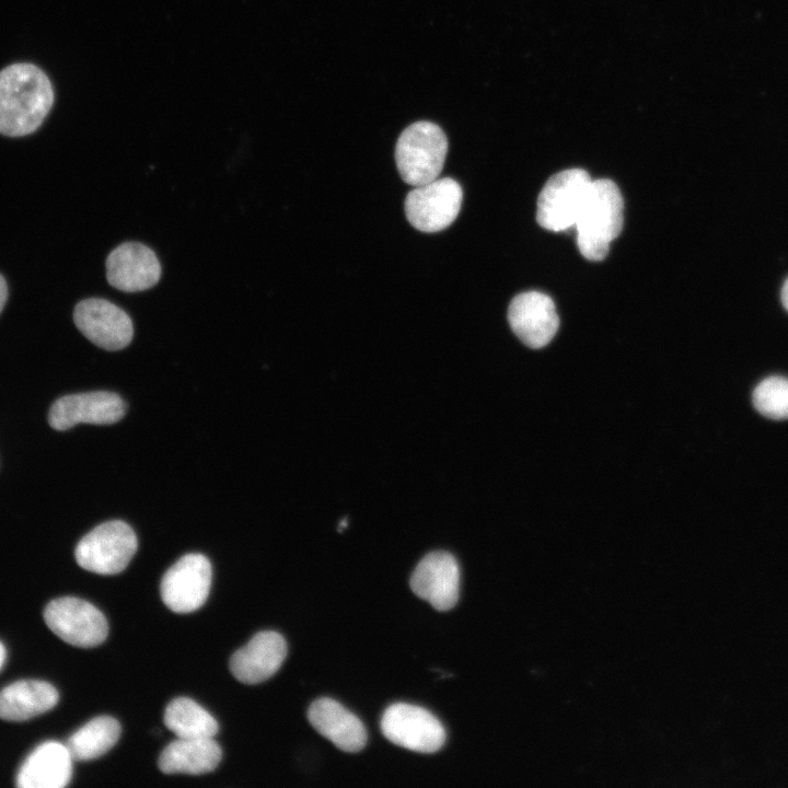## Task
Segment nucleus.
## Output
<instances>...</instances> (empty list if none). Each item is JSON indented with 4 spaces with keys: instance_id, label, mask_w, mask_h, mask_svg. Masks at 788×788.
<instances>
[{
    "instance_id": "obj_1",
    "label": "nucleus",
    "mask_w": 788,
    "mask_h": 788,
    "mask_svg": "<svg viewBox=\"0 0 788 788\" xmlns=\"http://www.w3.org/2000/svg\"><path fill=\"white\" fill-rule=\"evenodd\" d=\"M54 92L47 76L32 63L0 71V134L22 137L35 131L51 108Z\"/></svg>"
},
{
    "instance_id": "obj_2",
    "label": "nucleus",
    "mask_w": 788,
    "mask_h": 788,
    "mask_svg": "<svg viewBox=\"0 0 788 788\" xmlns=\"http://www.w3.org/2000/svg\"><path fill=\"white\" fill-rule=\"evenodd\" d=\"M624 202L616 184L606 178L591 181L576 219L577 245L589 260H602L623 228Z\"/></svg>"
},
{
    "instance_id": "obj_3",
    "label": "nucleus",
    "mask_w": 788,
    "mask_h": 788,
    "mask_svg": "<svg viewBox=\"0 0 788 788\" xmlns=\"http://www.w3.org/2000/svg\"><path fill=\"white\" fill-rule=\"evenodd\" d=\"M448 152L443 130L430 121L408 126L397 139L395 161L402 179L414 187L438 178Z\"/></svg>"
},
{
    "instance_id": "obj_4",
    "label": "nucleus",
    "mask_w": 788,
    "mask_h": 788,
    "mask_svg": "<svg viewBox=\"0 0 788 788\" xmlns=\"http://www.w3.org/2000/svg\"><path fill=\"white\" fill-rule=\"evenodd\" d=\"M138 546L134 530L124 521L104 522L84 535L77 544L74 556L83 569L100 575L123 571Z\"/></svg>"
},
{
    "instance_id": "obj_5",
    "label": "nucleus",
    "mask_w": 788,
    "mask_h": 788,
    "mask_svg": "<svg viewBox=\"0 0 788 788\" xmlns=\"http://www.w3.org/2000/svg\"><path fill=\"white\" fill-rule=\"evenodd\" d=\"M591 181L582 169H569L553 175L537 198V223L554 232L575 227Z\"/></svg>"
},
{
    "instance_id": "obj_6",
    "label": "nucleus",
    "mask_w": 788,
    "mask_h": 788,
    "mask_svg": "<svg viewBox=\"0 0 788 788\" xmlns=\"http://www.w3.org/2000/svg\"><path fill=\"white\" fill-rule=\"evenodd\" d=\"M44 619L55 635L76 647L99 646L108 634L103 613L90 602L74 596L50 601L44 610Z\"/></svg>"
},
{
    "instance_id": "obj_7",
    "label": "nucleus",
    "mask_w": 788,
    "mask_h": 788,
    "mask_svg": "<svg viewBox=\"0 0 788 788\" xmlns=\"http://www.w3.org/2000/svg\"><path fill=\"white\" fill-rule=\"evenodd\" d=\"M463 199L460 184L450 177L416 186L405 198V215L421 232H438L457 217Z\"/></svg>"
},
{
    "instance_id": "obj_8",
    "label": "nucleus",
    "mask_w": 788,
    "mask_h": 788,
    "mask_svg": "<svg viewBox=\"0 0 788 788\" xmlns=\"http://www.w3.org/2000/svg\"><path fill=\"white\" fill-rule=\"evenodd\" d=\"M383 735L392 743L419 753H434L445 742L439 719L427 709L396 703L389 706L381 719Z\"/></svg>"
},
{
    "instance_id": "obj_9",
    "label": "nucleus",
    "mask_w": 788,
    "mask_h": 788,
    "mask_svg": "<svg viewBox=\"0 0 788 788\" xmlns=\"http://www.w3.org/2000/svg\"><path fill=\"white\" fill-rule=\"evenodd\" d=\"M211 576V564L205 555H184L162 577L160 593L163 603L175 613L198 610L208 598Z\"/></svg>"
},
{
    "instance_id": "obj_10",
    "label": "nucleus",
    "mask_w": 788,
    "mask_h": 788,
    "mask_svg": "<svg viewBox=\"0 0 788 788\" xmlns=\"http://www.w3.org/2000/svg\"><path fill=\"white\" fill-rule=\"evenodd\" d=\"M73 321L90 341L105 350L123 349L134 336L129 315L105 299L90 298L80 301L74 308Z\"/></svg>"
},
{
    "instance_id": "obj_11",
    "label": "nucleus",
    "mask_w": 788,
    "mask_h": 788,
    "mask_svg": "<svg viewBox=\"0 0 788 788\" xmlns=\"http://www.w3.org/2000/svg\"><path fill=\"white\" fill-rule=\"evenodd\" d=\"M125 413L126 405L116 393H78L58 398L49 409L48 422L56 430H67L82 422L111 425L120 420Z\"/></svg>"
},
{
    "instance_id": "obj_12",
    "label": "nucleus",
    "mask_w": 788,
    "mask_h": 788,
    "mask_svg": "<svg viewBox=\"0 0 788 788\" xmlns=\"http://www.w3.org/2000/svg\"><path fill=\"white\" fill-rule=\"evenodd\" d=\"M410 589L437 611H449L457 602L460 568L448 552L427 554L410 577Z\"/></svg>"
},
{
    "instance_id": "obj_13",
    "label": "nucleus",
    "mask_w": 788,
    "mask_h": 788,
    "mask_svg": "<svg viewBox=\"0 0 788 788\" xmlns=\"http://www.w3.org/2000/svg\"><path fill=\"white\" fill-rule=\"evenodd\" d=\"M508 321L517 337L534 349L546 346L559 326L554 301L538 291L515 296L508 309Z\"/></svg>"
},
{
    "instance_id": "obj_14",
    "label": "nucleus",
    "mask_w": 788,
    "mask_h": 788,
    "mask_svg": "<svg viewBox=\"0 0 788 788\" xmlns=\"http://www.w3.org/2000/svg\"><path fill=\"white\" fill-rule=\"evenodd\" d=\"M106 277L108 283L120 291H143L158 283L161 265L150 247L138 242H126L108 254Z\"/></svg>"
},
{
    "instance_id": "obj_15",
    "label": "nucleus",
    "mask_w": 788,
    "mask_h": 788,
    "mask_svg": "<svg viewBox=\"0 0 788 788\" xmlns=\"http://www.w3.org/2000/svg\"><path fill=\"white\" fill-rule=\"evenodd\" d=\"M287 651V642L279 633L259 631L231 656L229 668L237 681L244 684H257L268 680L279 670Z\"/></svg>"
},
{
    "instance_id": "obj_16",
    "label": "nucleus",
    "mask_w": 788,
    "mask_h": 788,
    "mask_svg": "<svg viewBox=\"0 0 788 788\" xmlns=\"http://www.w3.org/2000/svg\"><path fill=\"white\" fill-rule=\"evenodd\" d=\"M72 761L66 744L53 740L43 742L21 765L15 785L20 788H62L71 779Z\"/></svg>"
},
{
    "instance_id": "obj_17",
    "label": "nucleus",
    "mask_w": 788,
    "mask_h": 788,
    "mask_svg": "<svg viewBox=\"0 0 788 788\" xmlns=\"http://www.w3.org/2000/svg\"><path fill=\"white\" fill-rule=\"evenodd\" d=\"M308 718L321 735L345 752H358L367 743L362 721L335 699L322 697L314 700L309 707Z\"/></svg>"
},
{
    "instance_id": "obj_18",
    "label": "nucleus",
    "mask_w": 788,
    "mask_h": 788,
    "mask_svg": "<svg viewBox=\"0 0 788 788\" xmlns=\"http://www.w3.org/2000/svg\"><path fill=\"white\" fill-rule=\"evenodd\" d=\"M221 757L212 738H177L164 748L158 764L164 774L200 775L212 772Z\"/></svg>"
},
{
    "instance_id": "obj_19",
    "label": "nucleus",
    "mask_w": 788,
    "mask_h": 788,
    "mask_svg": "<svg viewBox=\"0 0 788 788\" xmlns=\"http://www.w3.org/2000/svg\"><path fill=\"white\" fill-rule=\"evenodd\" d=\"M58 699V691L48 682L16 681L0 691V718L24 721L50 710Z\"/></svg>"
},
{
    "instance_id": "obj_20",
    "label": "nucleus",
    "mask_w": 788,
    "mask_h": 788,
    "mask_svg": "<svg viewBox=\"0 0 788 788\" xmlns=\"http://www.w3.org/2000/svg\"><path fill=\"white\" fill-rule=\"evenodd\" d=\"M119 722L109 716H99L70 735L66 745L73 761H91L104 755L120 737Z\"/></svg>"
},
{
    "instance_id": "obj_21",
    "label": "nucleus",
    "mask_w": 788,
    "mask_h": 788,
    "mask_svg": "<svg viewBox=\"0 0 788 788\" xmlns=\"http://www.w3.org/2000/svg\"><path fill=\"white\" fill-rule=\"evenodd\" d=\"M163 721L177 738H212L219 730L217 720L188 697L170 702Z\"/></svg>"
},
{
    "instance_id": "obj_22",
    "label": "nucleus",
    "mask_w": 788,
    "mask_h": 788,
    "mask_svg": "<svg viewBox=\"0 0 788 788\" xmlns=\"http://www.w3.org/2000/svg\"><path fill=\"white\" fill-rule=\"evenodd\" d=\"M755 409L763 416L783 420L788 418V379L773 375L761 381L753 391Z\"/></svg>"
},
{
    "instance_id": "obj_23",
    "label": "nucleus",
    "mask_w": 788,
    "mask_h": 788,
    "mask_svg": "<svg viewBox=\"0 0 788 788\" xmlns=\"http://www.w3.org/2000/svg\"><path fill=\"white\" fill-rule=\"evenodd\" d=\"M8 297V288L4 278L0 275V312L2 311Z\"/></svg>"
},
{
    "instance_id": "obj_24",
    "label": "nucleus",
    "mask_w": 788,
    "mask_h": 788,
    "mask_svg": "<svg viewBox=\"0 0 788 788\" xmlns=\"http://www.w3.org/2000/svg\"><path fill=\"white\" fill-rule=\"evenodd\" d=\"M780 298H781V303H783L784 308L788 311V278L786 279V281L781 288Z\"/></svg>"
},
{
    "instance_id": "obj_25",
    "label": "nucleus",
    "mask_w": 788,
    "mask_h": 788,
    "mask_svg": "<svg viewBox=\"0 0 788 788\" xmlns=\"http://www.w3.org/2000/svg\"><path fill=\"white\" fill-rule=\"evenodd\" d=\"M7 651L4 645L0 641V670L5 661Z\"/></svg>"
}]
</instances>
